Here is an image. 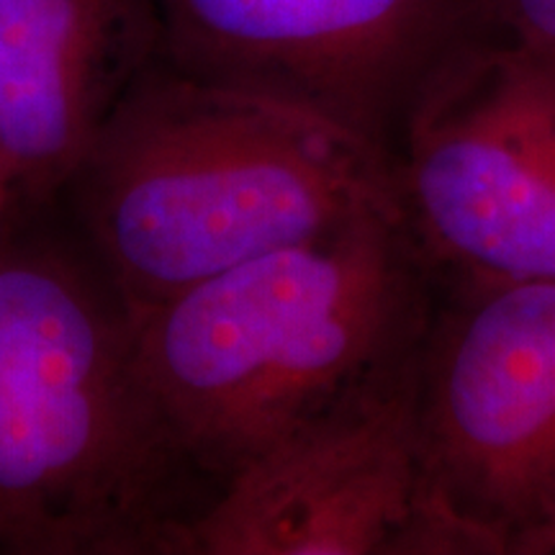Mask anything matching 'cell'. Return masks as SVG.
Returning <instances> with one entry per match:
<instances>
[{"label": "cell", "instance_id": "cell-8", "mask_svg": "<svg viewBox=\"0 0 555 555\" xmlns=\"http://www.w3.org/2000/svg\"><path fill=\"white\" fill-rule=\"evenodd\" d=\"M163 57L155 0H0V165L34 204L69 178Z\"/></svg>", "mask_w": 555, "mask_h": 555}, {"label": "cell", "instance_id": "cell-3", "mask_svg": "<svg viewBox=\"0 0 555 555\" xmlns=\"http://www.w3.org/2000/svg\"><path fill=\"white\" fill-rule=\"evenodd\" d=\"M196 481L108 278L0 245V551L189 555Z\"/></svg>", "mask_w": 555, "mask_h": 555}, {"label": "cell", "instance_id": "cell-1", "mask_svg": "<svg viewBox=\"0 0 555 555\" xmlns=\"http://www.w3.org/2000/svg\"><path fill=\"white\" fill-rule=\"evenodd\" d=\"M65 191L129 311L367 214H401L376 150L163 57L127 90Z\"/></svg>", "mask_w": 555, "mask_h": 555}, {"label": "cell", "instance_id": "cell-9", "mask_svg": "<svg viewBox=\"0 0 555 555\" xmlns=\"http://www.w3.org/2000/svg\"><path fill=\"white\" fill-rule=\"evenodd\" d=\"M478 5L502 39L555 54V0H478Z\"/></svg>", "mask_w": 555, "mask_h": 555}, {"label": "cell", "instance_id": "cell-2", "mask_svg": "<svg viewBox=\"0 0 555 555\" xmlns=\"http://www.w3.org/2000/svg\"><path fill=\"white\" fill-rule=\"evenodd\" d=\"M427 278L404 217L376 211L129 311L150 391L201 481L219 489L406 356L433 309Z\"/></svg>", "mask_w": 555, "mask_h": 555}, {"label": "cell", "instance_id": "cell-4", "mask_svg": "<svg viewBox=\"0 0 555 555\" xmlns=\"http://www.w3.org/2000/svg\"><path fill=\"white\" fill-rule=\"evenodd\" d=\"M416 448L453 553H555V281H457L429 309Z\"/></svg>", "mask_w": 555, "mask_h": 555}, {"label": "cell", "instance_id": "cell-7", "mask_svg": "<svg viewBox=\"0 0 555 555\" xmlns=\"http://www.w3.org/2000/svg\"><path fill=\"white\" fill-rule=\"evenodd\" d=\"M416 343L335 409L229 476L189 555H440L416 448Z\"/></svg>", "mask_w": 555, "mask_h": 555}, {"label": "cell", "instance_id": "cell-5", "mask_svg": "<svg viewBox=\"0 0 555 555\" xmlns=\"http://www.w3.org/2000/svg\"><path fill=\"white\" fill-rule=\"evenodd\" d=\"M178 73L296 108L391 163L442 75L499 34L478 0H155Z\"/></svg>", "mask_w": 555, "mask_h": 555}, {"label": "cell", "instance_id": "cell-10", "mask_svg": "<svg viewBox=\"0 0 555 555\" xmlns=\"http://www.w3.org/2000/svg\"><path fill=\"white\" fill-rule=\"evenodd\" d=\"M13 198H16V193H13L11 180H9V176H5L3 165H0V219H3L5 208H9V204H11Z\"/></svg>", "mask_w": 555, "mask_h": 555}, {"label": "cell", "instance_id": "cell-6", "mask_svg": "<svg viewBox=\"0 0 555 555\" xmlns=\"http://www.w3.org/2000/svg\"><path fill=\"white\" fill-rule=\"evenodd\" d=\"M404 227L457 281H555V54L502 37L450 67L391 155Z\"/></svg>", "mask_w": 555, "mask_h": 555}]
</instances>
